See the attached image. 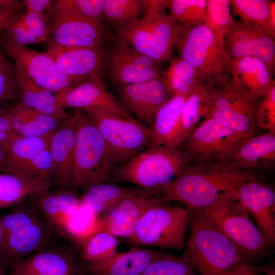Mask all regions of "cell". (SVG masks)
I'll list each match as a JSON object with an SVG mask.
<instances>
[{"label":"cell","instance_id":"6da1fadb","mask_svg":"<svg viewBox=\"0 0 275 275\" xmlns=\"http://www.w3.org/2000/svg\"><path fill=\"white\" fill-rule=\"evenodd\" d=\"M254 176L253 171L235 168L225 161L191 164L163 186L160 196L186 208H204L226 194L237 198L239 185Z\"/></svg>","mask_w":275,"mask_h":275},{"label":"cell","instance_id":"7a4b0ae2","mask_svg":"<svg viewBox=\"0 0 275 275\" xmlns=\"http://www.w3.org/2000/svg\"><path fill=\"white\" fill-rule=\"evenodd\" d=\"M188 235L185 248L200 275H229L252 263L249 256L220 232L199 209L186 208Z\"/></svg>","mask_w":275,"mask_h":275},{"label":"cell","instance_id":"3957f363","mask_svg":"<svg viewBox=\"0 0 275 275\" xmlns=\"http://www.w3.org/2000/svg\"><path fill=\"white\" fill-rule=\"evenodd\" d=\"M52 230L31 196L12 206L0 215V265L48 246Z\"/></svg>","mask_w":275,"mask_h":275},{"label":"cell","instance_id":"277c9868","mask_svg":"<svg viewBox=\"0 0 275 275\" xmlns=\"http://www.w3.org/2000/svg\"><path fill=\"white\" fill-rule=\"evenodd\" d=\"M75 146L72 189L115 180L119 163L98 129L82 109H74Z\"/></svg>","mask_w":275,"mask_h":275},{"label":"cell","instance_id":"5b68a950","mask_svg":"<svg viewBox=\"0 0 275 275\" xmlns=\"http://www.w3.org/2000/svg\"><path fill=\"white\" fill-rule=\"evenodd\" d=\"M191 164L189 157L179 148L151 146L118 167L115 181L160 195L163 186Z\"/></svg>","mask_w":275,"mask_h":275},{"label":"cell","instance_id":"8992f818","mask_svg":"<svg viewBox=\"0 0 275 275\" xmlns=\"http://www.w3.org/2000/svg\"><path fill=\"white\" fill-rule=\"evenodd\" d=\"M204 215L223 234L244 251L252 262L269 254L271 242L264 237L237 198L226 194L201 209Z\"/></svg>","mask_w":275,"mask_h":275},{"label":"cell","instance_id":"52a82bcc","mask_svg":"<svg viewBox=\"0 0 275 275\" xmlns=\"http://www.w3.org/2000/svg\"><path fill=\"white\" fill-rule=\"evenodd\" d=\"M188 223L186 208L162 198L144 214L126 241L133 247H159L181 251L185 248Z\"/></svg>","mask_w":275,"mask_h":275},{"label":"cell","instance_id":"ba28073f","mask_svg":"<svg viewBox=\"0 0 275 275\" xmlns=\"http://www.w3.org/2000/svg\"><path fill=\"white\" fill-rule=\"evenodd\" d=\"M175 49L178 57L192 65L205 81L219 87L231 78L232 60L224 46L215 39L205 25L183 29Z\"/></svg>","mask_w":275,"mask_h":275},{"label":"cell","instance_id":"9c48e42d","mask_svg":"<svg viewBox=\"0 0 275 275\" xmlns=\"http://www.w3.org/2000/svg\"><path fill=\"white\" fill-rule=\"evenodd\" d=\"M182 29L170 14L144 11L142 18L115 30L116 38L160 63L172 57Z\"/></svg>","mask_w":275,"mask_h":275},{"label":"cell","instance_id":"30bf717a","mask_svg":"<svg viewBox=\"0 0 275 275\" xmlns=\"http://www.w3.org/2000/svg\"><path fill=\"white\" fill-rule=\"evenodd\" d=\"M82 109L98 129L119 163L149 146L150 128L132 118H125L102 107Z\"/></svg>","mask_w":275,"mask_h":275},{"label":"cell","instance_id":"8fae6325","mask_svg":"<svg viewBox=\"0 0 275 275\" xmlns=\"http://www.w3.org/2000/svg\"><path fill=\"white\" fill-rule=\"evenodd\" d=\"M257 100L242 89L232 74L226 84L215 87L210 117L239 134L250 138L256 135L259 129L256 115Z\"/></svg>","mask_w":275,"mask_h":275},{"label":"cell","instance_id":"7c38bea8","mask_svg":"<svg viewBox=\"0 0 275 275\" xmlns=\"http://www.w3.org/2000/svg\"><path fill=\"white\" fill-rule=\"evenodd\" d=\"M248 138L209 118L178 148L189 157L192 164H207L225 160Z\"/></svg>","mask_w":275,"mask_h":275},{"label":"cell","instance_id":"4fadbf2b","mask_svg":"<svg viewBox=\"0 0 275 275\" xmlns=\"http://www.w3.org/2000/svg\"><path fill=\"white\" fill-rule=\"evenodd\" d=\"M107 37L102 22L71 13L52 10L47 46L103 48Z\"/></svg>","mask_w":275,"mask_h":275},{"label":"cell","instance_id":"5bb4252c","mask_svg":"<svg viewBox=\"0 0 275 275\" xmlns=\"http://www.w3.org/2000/svg\"><path fill=\"white\" fill-rule=\"evenodd\" d=\"M111 82L117 86L132 85L161 77L159 62L116 38L107 53Z\"/></svg>","mask_w":275,"mask_h":275},{"label":"cell","instance_id":"9a60e30c","mask_svg":"<svg viewBox=\"0 0 275 275\" xmlns=\"http://www.w3.org/2000/svg\"><path fill=\"white\" fill-rule=\"evenodd\" d=\"M0 44L15 62L20 64L31 79L54 95L64 94L76 86L45 52L13 44L3 38L0 39Z\"/></svg>","mask_w":275,"mask_h":275},{"label":"cell","instance_id":"2e32d148","mask_svg":"<svg viewBox=\"0 0 275 275\" xmlns=\"http://www.w3.org/2000/svg\"><path fill=\"white\" fill-rule=\"evenodd\" d=\"M225 48L231 60L257 58L273 73L275 65V42L260 27L235 20L224 39Z\"/></svg>","mask_w":275,"mask_h":275},{"label":"cell","instance_id":"e0dca14e","mask_svg":"<svg viewBox=\"0 0 275 275\" xmlns=\"http://www.w3.org/2000/svg\"><path fill=\"white\" fill-rule=\"evenodd\" d=\"M45 52L75 85L93 74L101 75L107 67V52L102 47L47 46Z\"/></svg>","mask_w":275,"mask_h":275},{"label":"cell","instance_id":"ac0fdd59","mask_svg":"<svg viewBox=\"0 0 275 275\" xmlns=\"http://www.w3.org/2000/svg\"><path fill=\"white\" fill-rule=\"evenodd\" d=\"M161 199L160 195L153 194L122 199L97 218L96 233L105 231L116 237H129L144 214Z\"/></svg>","mask_w":275,"mask_h":275},{"label":"cell","instance_id":"d6986e66","mask_svg":"<svg viewBox=\"0 0 275 275\" xmlns=\"http://www.w3.org/2000/svg\"><path fill=\"white\" fill-rule=\"evenodd\" d=\"M237 199L255 218L257 228L273 246L275 244V191L256 177L243 181Z\"/></svg>","mask_w":275,"mask_h":275},{"label":"cell","instance_id":"ffe728a7","mask_svg":"<svg viewBox=\"0 0 275 275\" xmlns=\"http://www.w3.org/2000/svg\"><path fill=\"white\" fill-rule=\"evenodd\" d=\"M117 92L125 105L145 126H152L158 109L173 97L162 76L141 83L117 86Z\"/></svg>","mask_w":275,"mask_h":275},{"label":"cell","instance_id":"44dd1931","mask_svg":"<svg viewBox=\"0 0 275 275\" xmlns=\"http://www.w3.org/2000/svg\"><path fill=\"white\" fill-rule=\"evenodd\" d=\"M9 275H85L71 250L48 246L12 262Z\"/></svg>","mask_w":275,"mask_h":275},{"label":"cell","instance_id":"7402d4cb","mask_svg":"<svg viewBox=\"0 0 275 275\" xmlns=\"http://www.w3.org/2000/svg\"><path fill=\"white\" fill-rule=\"evenodd\" d=\"M75 146V118L64 119L52 136L49 150L52 159V183L72 189Z\"/></svg>","mask_w":275,"mask_h":275},{"label":"cell","instance_id":"603a6c76","mask_svg":"<svg viewBox=\"0 0 275 275\" xmlns=\"http://www.w3.org/2000/svg\"><path fill=\"white\" fill-rule=\"evenodd\" d=\"M215 86L204 81L187 98L178 124L165 146L178 148L188 135L210 118L212 94Z\"/></svg>","mask_w":275,"mask_h":275},{"label":"cell","instance_id":"cb8c5ba5","mask_svg":"<svg viewBox=\"0 0 275 275\" xmlns=\"http://www.w3.org/2000/svg\"><path fill=\"white\" fill-rule=\"evenodd\" d=\"M63 108L102 107L127 118H131L105 89L101 75L94 74L64 94L55 95Z\"/></svg>","mask_w":275,"mask_h":275},{"label":"cell","instance_id":"d4e9b609","mask_svg":"<svg viewBox=\"0 0 275 275\" xmlns=\"http://www.w3.org/2000/svg\"><path fill=\"white\" fill-rule=\"evenodd\" d=\"M167 252L133 247L128 251L117 252L105 261L81 266L85 275H141L152 262Z\"/></svg>","mask_w":275,"mask_h":275},{"label":"cell","instance_id":"484cf974","mask_svg":"<svg viewBox=\"0 0 275 275\" xmlns=\"http://www.w3.org/2000/svg\"><path fill=\"white\" fill-rule=\"evenodd\" d=\"M240 170H271L275 166V132L251 136L242 142L225 160Z\"/></svg>","mask_w":275,"mask_h":275},{"label":"cell","instance_id":"4316f807","mask_svg":"<svg viewBox=\"0 0 275 275\" xmlns=\"http://www.w3.org/2000/svg\"><path fill=\"white\" fill-rule=\"evenodd\" d=\"M231 71L242 89L256 100L264 96L275 85L273 73L257 58L244 57L232 60Z\"/></svg>","mask_w":275,"mask_h":275},{"label":"cell","instance_id":"83f0119b","mask_svg":"<svg viewBox=\"0 0 275 275\" xmlns=\"http://www.w3.org/2000/svg\"><path fill=\"white\" fill-rule=\"evenodd\" d=\"M13 131L22 137L51 136L63 120L54 118L19 102L7 111Z\"/></svg>","mask_w":275,"mask_h":275},{"label":"cell","instance_id":"f1b7e54d","mask_svg":"<svg viewBox=\"0 0 275 275\" xmlns=\"http://www.w3.org/2000/svg\"><path fill=\"white\" fill-rule=\"evenodd\" d=\"M14 68L20 102L56 119L63 120L68 117L53 93L35 84L19 63L15 62Z\"/></svg>","mask_w":275,"mask_h":275},{"label":"cell","instance_id":"f546056e","mask_svg":"<svg viewBox=\"0 0 275 275\" xmlns=\"http://www.w3.org/2000/svg\"><path fill=\"white\" fill-rule=\"evenodd\" d=\"M80 203L87 206L99 217L122 199L130 196L153 194V191L139 187H123L111 183L92 185L84 190Z\"/></svg>","mask_w":275,"mask_h":275},{"label":"cell","instance_id":"4dcf8cb0","mask_svg":"<svg viewBox=\"0 0 275 275\" xmlns=\"http://www.w3.org/2000/svg\"><path fill=\"white\" fill-rule=\"evenodd\" d=\"M51 180L0 173V209L12 207L26 198L48 190Z\"/></svg>","mask_w":275,"mask_h":275},{"label":"cell","instance_id":"1f68e13d","mask_svg":"<svg viewBox=\"0 0 275 275\" xmlns=\"http://www.w3.org/2000/svg\"><path fill=\"white\" fill-rule=\"evenodd\" d=\"M233 13L241 21L261 28L275 39V1L231 0Z\"/></svg>","mask_w":275,"mask_h":275},{"label":"cell","instance_id":"d6a6232c","mask_svg":"<svg viewBox=\"0 0 275 275\" xmlns=\"http://www.w3.org/2000/svg\"><path fill=\"white\" fill-rule=\"evenodd\" d=\"M162 77L172 97L188 96L204 81L201 74L189 63L172 56Z\"/></svg>","mask_w":275,"mask_h":275},{"label":"cell","instance_id":"836d02e7","mask_svg":"<svg viewBox=\"0 0 275 275\" xmlns=\"http://www.w3.org/2000/svg\"><path fill=\"white\" fill-rule=\"evenodd\" d=\"M51 137L26 138L16 134L9 140L4 150L9 162L19 175L24 176V172L32 159L49 148Z\"/></svg>","mask_w":275,"mask_h":275},{"label":"cell","instance_id":"e575fe53","mask_svg":"<svg viewBox=\"0 0 275 275\" xmlns=\"http://www.w3.org/2000/svg\"><path fill=\"white\" fill-rule=\"evenodd\" d=\"M188 96H174L158 109L150 128L152 138L149 146L166 145L178 124Z\"/></svg>","mask_w":275,"mask_h":275},{"label":"cell","instance_id":"d590c367","mask_svg":"<svg viewBox=\"0 0 275 275\" xmlns=\"http://www.w3.org/2000/svg\"><path fill=\"white\" fill-rule=\"evenodd\" d=\"M97 218L89 208L80 204L76 211L62 222L60 231L81 248L96 233Z\"/></svg>","mask_w":275,"mask_h":275},{"label":"cell","instance_id":"8d00e7d4","mask_svg":"<svg viewBox=\"0 0 275 275\" xmlns=\"http://www.w3.org/2000/svg\"><path fill=\"white\" fill-rule=\"evenodd\" d=\"M143 13L142 0H105L103 19L116 30L139 19Z\"/></svg>","mask_w":275,"mask_h":275},{"label":"cell","instance_id":"74e56055","mask_svg":"<svg viewBox=\"0 0 275 275\" xmlns=\"http://www.w3.org/2000/svg\"><path fill=\"white\" fill-rule=\"evenodd\" d=\"M234 20L231 13L230 0H206L204 25L224 47L225 36Z\"/></svg>","mask_w":275,"mask_h":275},{"label":"cell","instance_id":"f35d334b","mask_svg":"<svg viewBox=\"0 0 275 275\" xmlns=\"http://www.w3.org/2000/svg\"><path fill=\"white\" fill-rule=\"evenodd\" d=\"M120 243L116 236L105 232L96 233L81 247L84 264H94L108 260L116 254Z\"/></svg>","mask_w":275,"mask_h":275},{"label":"cell","instance_id":"ab89813d","mask_svg":"<svg viewBox=\"0 0 275 275\" xmlns=\"http://www.w3.org/2000/svg\"><path fill=\"white\" fill-rule=\"evenodd\" d=\"M171 15L183 29L204 25L206 0H168Z\"/></svg>","mask_w":275,"mask_h":275},{"label":"cell","instance_id":"60d3db41","mask_svg":"<svg viewBox=\"0 0 275 275\" xmlns=\"http://www.w3.org/2000/svg\"><path fill=\"white\" fill-rule=\"evenodd\" d=\"M141 275H196L187 251L179 256L168 252L152 262Z\"/></svg>","mask_w":275,"mask_h":275},{"label":"cell","instance_id":"b9f144b4","mask_svg":"<svg viewBox=\"0 0 275 275\" xmlns=\"http://www.w3.org/2000/svg\"><path fill=\"white\" fill-rule=\"evenodd\" d=\"M105 0H57L53 10L71 13L102 22Z\"/></svg>","mask_w":275,"mask_h":275},{"label":"cell","instance_id":"7bdbcfd3","mask_svg":"<svg viewBox=\"0 0 275 275\" xmlns=\"http://www.w3.org/2000/svg\"><path fill=\"white\" fill-rule=\"evenodd\" d=\"M31 197L52 230L59 231L61 215L55 192L48 189Z\"/></svg>","mask_w":275,"mask_h":275},{"label":"cell","instance_id":"ee69618b","mask_svg":"<svg viewBox=\"0 0 275 275\" xmlns=\"http://www.w3.org/2000/svg\"><path fill=\"white\" fill-rule=\"evenodd\" d=\"M259 99L256 113L258 128L275 132V85Z\"/></svg>","mask_w":275,"mask_h":275},{"label":"cell","instance_id":"f6af8a7d","mask_svg":"<svg viewBox=\"0 0 275 275\" xmlns=\"http://www.w3.org/2000/svg\"><path fill=\"white\" fill-rule=\"evenodd\" d=\"M18 90L14 65L4 56H0V104L14 99Z\"/></svg>","mask_w":275,"mask_h":275},{"label":"cell","instance_id":"bcb514c9","mask_svg":"<svg viewBox=\"0 0 275 275\" xmlns=\"http://www.w3.org/2000/svg\"><path fill=\"white\" fill-rule=\"evenodd\" d=\"M17 16L10 22L4 31L5 37L3 38L13 44L20 46L40 43L32 33L30 28L23 25L17 20Z\"/></svg>","mask_w":275,"mask_h":275},{"label":"cell","instance_id":"7dc6e473","mask_svg":"<svg viewBox=\"0 0 275 275\" xmlns=\"http://www.w3.org/2000/svg\"><path fill=\"white\" fill-rule=\"evenodd\" d=\"M24 176L29 178H44L52 181V159L49 148L32 159L25 169Z\"/></svg>","mask_w":275,"mask_h":275},{"label":"cell","instance_id":"c3c4849f","mask_svg":"<svg viewBox=\"0 0 275 275\" xmlns=\"http://www.w3.org/2000/svg\"><path fill=\"white\" fill-rule=\"evenodd\" d=\"M54 192L61 215L60 229L62 222L73 214L79 206L80 197L77 196L76 191L72 189L64 188Z\"/></svg>","mask_w":275,"mask_h":275},{"label":"cell","instance_id":"681fc988","mask_svg":"<svg viewBox=\"0 0 275 275\" xmlns=\"http://www.w3.org/2000/svg\"><path fill=\"white\" fill-rule=\"evenodd\" d=\"M21 4L25 8L26 12L43 13L52 12L54 1L23 0Z\"/></svg>","mask_w":275,"mask_h":275},{"label":"cell","instance_id":"f907efd6","mask_svg":"<svg viewBox=\"0 0 275 275\" xmlns=\"http://www.w3.org/2000/svg\"><path fill=\"white\" fill-rule=\"evenodd\" d=\"M0 173L12 174L19 175L17 171L9 162L4 150L0 145Z\"/></svg>","mask_w":275,"mask_h":275},{"label":"cell","instance_id":"816d5d0a","mask_svg":"<svg viewBox=\"0 0 275 275\" xmlns=\"http://www.w3.org/2000/svg\"><path fill=\"white\" fill-rule=\"evenodd\" d=\"M22 6L16 0H0V12L9 11L20 13Z\"/></svg>","mask_w":275,"mask_h":275},{"label":"cell","instance_id":"f5cc1de1","mask_svg":"<svg viewBox=\"0 0 275 275\" xmlns=\"http://www.w3.org/2000/svg\"><path fill=\"white\" fill-rule=\"evenodd\" d=\"M229 275H261L258 269L252 264L246 263L242 265Z\"/></svg>","mask_w":275,"mask_h":275},{"label":"cell","instance_id":"db71d44e","mask_svg":"<svg viewBox=\"0 0 275 275\" xmlns=\"http://www.w3.org/2000/svg\"><path fill=\"white\" fill-rule=\"evenodd\" d=\"M20 14V12L14 11L0 12V33L5 30L14 18Z\"/></svg>","mask_w":275,"mask_h":275},{"label":"cell","instance_id":"11a10c76","mask_svg":"<svg viewBox=\"0 0 275 275\" xmlns=\"http://www.w3.org/2000/svg\"><path fill=\"white\" fill-rule=\"evenodd\" d=\"M0 275H7L5 271V269H4L1 265H0Z\"/></svg>","mask_w":275,"mask_h":275},{"label":"cell","instance_id":"9f6ffc18","mask_svg":"<svg viewBox=\"0 0 275 275\" xmlns=\"http://www.w3.org/2000/svg\"><path fill=\"white\" fill-rule=\"evenodd\" d=\"M0 145H1V142H0Z\"/></svg>","mask_w":275,"mask_h":275},{"label":"cell","instance_id":"6f0895ef","mask_svg":"<svg viewBox=\"0 0 275 275\" xmlns=\"http://www.w3.org/2000/svg\"><path fill=\"white\" fill-rule=\"evenodd\" d=\"M1 54H0V56H1Z\"/></svg>","mask_w":275,"mask_h":275}]
</instances>
